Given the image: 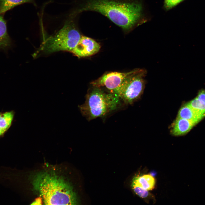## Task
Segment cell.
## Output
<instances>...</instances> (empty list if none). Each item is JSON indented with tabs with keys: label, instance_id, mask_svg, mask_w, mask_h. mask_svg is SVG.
Listing matches in <instances>:
<instances>
[{
	"label": "cell",
	"instance_id": "ac0fdd59",
	"mask_svg": "<svg viewBox=\"0 0 205 205\" xmlns=\"http://www.w3.org/2000/svg\"><path fill=\"white\" fill-rule=\"evenodd\" d=\"M5 132L0 127V137H2Z\"/></svg>",
	"mask_w": 205,
	"mask_h": 205
},
{
	"label": "cell",
	"instance_id": "5b68a950",
	"mask_svg": "<svg viewBox=\"0 0 205 205\" xmlns=\"http://www.w3.org/2000/svg\"><path fill=\"white\" fill-rule=\"evenodd\" d=\"M146 73V71L143 69L133 70L124 79L114 95L125 103H132L143 91Z\"/></svg>",
	"mask_w": 205,
	"mask_h": 205
},
{
	"label": "cell",
	"instance_id": "277c9868",
	"mask_svg": "<svg viewBox=\"0 0 205 205\" xmlns=\"http://www.w3.org/2000/svg\"><path fill=\"white\" fill-rule=\"evenodd\" d=\"M81 36L74 20L67 21L54 35L46 40L39 50L46 54L60 51L71 52L79 42Z\"/></svg>",
	"mask_w": 205,
	"mask_h": 205
},
{
	"label": "cell",
	"instance_id": "9c48e42d",
	"mask_svg": "<svg viewBox=\"0 0 205 205\" xmlns=\"http://www.w3.org/2000/svg\"><path fill=\"white\" fill-rule=\"evenodd\" d=\"M177 117L199 123L205 118V116L196 111L186 103L180 108Z\"/></svg>",
	"mask_w": 205,
	"mask_h": 205
},
{
	"label": "cell",
	"instance_id": "ba28073f",
	"mask_svg": "<svg viewBox=\"0 0 205 205\" xmlns=\"http://www.w3.org/2000/svg\"><path fill=\"white\" fill-rule=\"evenodd\" d=\"M198 123L197 122L177 117L172 125L171 133L175 136L185 135Z\"/></svg>",
	"mask_w": 205,
	"mask_h": 205
},
{
	"label": "cell",
	"instance_id": "30bf717a",
	"mask_svg": "<svg viewBox=\"0 0 205 205\" xmlns=\"http://www.w3.org/2000/svg\"><path fill=\"white\" fill-rule=\"evenodd\" d=\"M155 178L150 174L137 175L132 179L131 186H139L145 190H152L155 187Z\"/></svg>",
	"mask_w": 205,
	"mask_h": 205
},
{
	"label": "cell",
	"instance_id": "8fae6325",
	"mask_svg": "<svg viewBox=\"0 0 205 205\" xmlns=\"http://www.w3.org/2000/svg\"><path fill=\"white\" fill-rule=\"evenodd\" d=\"M11 45V39L7 31L6 21L0 15V50H6Z\"/></svg>",
	"mask_w": 205,
	"mask_h": 205
},
{
	"label": "cell",
	"instance_id": "52a82bcc",
	"mask_svg": "<svg viewBox=\"0 0 205 205\" xmlns=\"http://www.w3.org/2000/svg\"><path fill=\"white\" fill-rule=\"evenodd\" d=\"M100 48V45L94 40L82 36L79 42L71 52L78 57H85L96 54Z\"/></svg>",
	"mask_w": 205,
	"mask_h": 205
},
{
	"label": "cell",
	"instance_id": "6da1fadb",
	"mask_svg": "<svg viewBox=\"0 0 205 205\" xmlns=\"http://www.w3.org/2000/svg\"><path fill=\"white\" fill-rule=\"evenodd\" d=\"M33 189L42 197L45 204L76 205V193L68 181L53 171H43L32 175Z\"/></svg>",
	"mask_w": 205,
	"mask_h": 205
},
{
	"label": "cell",
	"instance_id": "5bb4252c",
	"mask_svg": "<svg viewBox=\"0 0 205 205\" xmlns=\"http://www.w3.org/2000/svg\"><path fill=\"white\" fill-rule=\"evenodd\" d=\"M131 187L134 193L141 198L147 199L152 197V195L148 190L144 189L138 186H131Z\"/></svg>",
	"mask_w": 205,
	"mask_h": 205
},
{
	"label": "cell",
	"instance_id": "7a4b0ae2",
	"mask_svg": "<svg viewBox=\"0 0 205 205\" xmlns=\"http://www.w3.org/2000/svg\"><path fill=\"white\" fill-rule=\"evenodd\" d=\"M142 10L139 3L124 0H85L77 11L97 12L123 30H128L139 19Z\"/></svg>",
	"mask_w": 205,
	"mask_h": 205
},
{
	"label": "cell",
	"instance_id": "e0dca14e",
	"mask_svg": "<svg viewBox=\"0 0 205 205\" xmlns=\"http://www.w3.org/2000/svg\"><path fill=\"white\" fill-rule=\"evenodd\" d=\"M41 204L42 200L41 198H38L36 199L31 204L34 205H40Z\"/></svg>",
	"mask_w": 205,
	"mask_h": 205
},
{
	"label": "cell",
	"instance_id": "3957f363",
	"mask_svg": "<svg viewBox=\"0 0 205 205\" xmlns=\"http://www.w3.org/2000/svg\"><path fill=\"white\" fill-rule=\"evenodd\" d=\"M120 100L115 95L106 93L100 87H94L87 95L84 103L79 108L82 114L90 120L116 110Z\"/></svg>",
	"mask_w": 205,
	"mask_h": 205
},
{
	"label": "cell",
	"instance_id": "9a60e30c",
	"mask_svg": "<svg viewBox=\"0 0 205 205\" xmlns=\"http://www.w3.org/2000/svg\"><path fill=\"white\" fill-rule=\"evenodd\" d=\"M196 97L205 105V89H201L199 90Z\"/></svg>",
	"mask_w": 205,
	"mask_h": 205
},
{
	"label": "cell",
	"instance_id": "2e32d148",
	"mask_svg": "<svg viewBox=\"0 0 205 205\" xmlns=\"http://www.w3.org/2000/svg\"><path fill=\"white\" fill-rule=\"evenodd\" d=\"M183 0H165L166 7L168 8H171L182 1Z\"/></svg>",
	"mask_w": 205,
	"mask_h": 205
},
{
	"label": "cell",
	"instance_id": "8992f818",
	"mask_svg": "<svg viewBox=\"0 0 205 205\" xmlns=\"http://www.w3.org/2000/svg\"><path fill=\"white\" fill-rule=\"evenodd\" d=\"M111 72L103 75L91 83L94 87H104L110 93L114 94L126 78L132 72Z\"/></svg>",
	"mask_w": 205,
	"mask_h": 205
},
{
	"label": "cell",
	"instance_id": "7c38bea8",
	"mask_svg": "<svg viewBox=\"0 0 205 205\" xmlns=\"http://www.w3.org/2000/svg\"><path fill=\"white\" fill-rule=\"evenodd\" d=\"M34 0H0V15L15 7L25 3H34Z\"/></svg>",
	"mask_w": 205,
	"mask_h": 205
},
{
	"label": "cell",
	"instance_id": "4fadbf2b",
	"mask_svg": "<svg viewBox=\"0 0 205 205\" xmlns=\"http://www.w3.org/2000/svg\"><path fill=\"white\" fill-rule=\"evenodd\" d=\"M14 114L13 111L6 112L0 114V127L5 132L11 126Z\"/></svg>",
	"mask_w": 205,
	"mask_h": 205
}]
</instances>
